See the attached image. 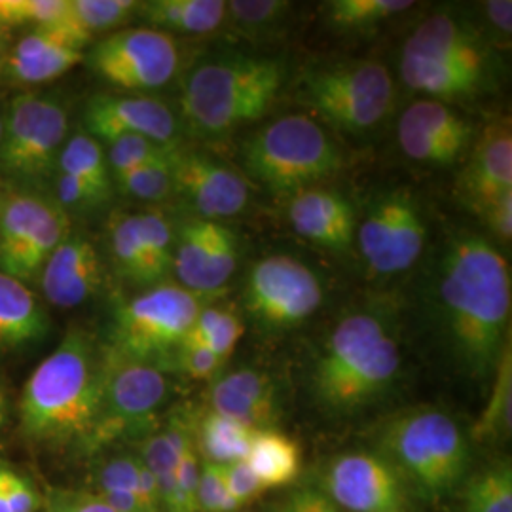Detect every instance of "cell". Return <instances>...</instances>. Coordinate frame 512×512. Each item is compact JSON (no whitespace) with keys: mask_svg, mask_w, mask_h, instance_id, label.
I'll list each match as a JSON object with an SVG mask.
<instances>
[{"mask_svg":"<svg viewBox=\"0 0 512 512\" xmlns=\"http://www.w3.org/2000/svg\"><path fill=\"white\" fill-rule=\"evenodd\" d=\"M444 338L459 372L475 382L494 376L511 342V268L490 239L459 232L446 247L437 279Z\"/></svg>","mask_w":512,"mask_h":512,"instance_id":"6da1fadb","label":"cell"},{"mask_svg":"<svg viewBox=\"0 0 512 512\" xmlns=\"http://www.w3.org/2000/svg\"><path fill=\"white\" fill-rule=\"evenodd\" d=\"M101 368L90 336L71 330L23 387L19 418L25 437L86 446L99 410Z\"/></svg>","mask_w":512,"mask_h":512,"instance_id":"7a4b0ae2","label":"cell"},{"mask_svg":"<svg viewBox=\"0 0 512 512\" xmlns=\"http://www.w3.org/2000/svg\"><path fill=\"white\" fill-rule=\"evenodd\" d=\"M401 351L384 319L351 313L330 332L313 370L317 401L353 414L382 399L399 378Z\"/></svg>","mask_w":512,"mask_h":512,"instance_id":"3957f363","label":"cell"},{"mask_svg":"<svg viewBox=\"0 0 512 512\" xmlns=\"http://www.w3.org/2000/svg\"><path fill=\"white\" fill-rule=\"evenodd\" d=\"M285 82V63L275 57L226 55L188 74L181 114L188 128L219 139L260 120L274 107Z\"/></svg>","mask_w":512,"mask_h":512,"instance_id":"277c9868","label":"cell"},{"mask_svg":"<svg viewBox=\"0 0 512 512\" xmlns=\"http://www.w3.org/2000/svg\"><path fill=\"white\" fill-rule=\"evenodd\" d=\"M376 452L403 478L408 492L439 503L450 499L471 471V446L450 414L421 406L385 421Z\"/></svg>","mask_w":512,"mask_h":512,"instance_id":"5b68a950","label":"cell"},{"mask_svg":"<svg viewBox=\"0 0 512 512\" xmlns=\"http://www.w3.org/2000/svg\"><path fill=\"white\" fill-rule=\"evenodd\" d=\"M247 175L272 194H298L334 177L344 158L310 116L291 114L256 131L241 148Z\"/></svg>","mask_w":512,"mask_h":512,"instance_id":"8992f818","label":"cell"},{"mask_svg":"<svg viewBox=\"0 0 512 512\" xmlns=\"http://www.w3.org/2000/svg\"><path fill=\"white\" fill-rule=\"evenodd\" d=\"M298 101L351 135L380 126L395 107V80L384 63L344 59L311 67L298 80Z\"/></svg>","mask_w":512,"mask_h":512,"instance_id":"52a82bcc","label":"cell"},{"mask_svg":"<svg viewBox=\"0 0 512 512\" xmlns=\"http://www.w3.org/2000/svg\"><path fill=\"white\" fill-rule=\"evenodd\" d=\"M169 393L164 368L110 351L101 368V397L84 448L99 450L129 435H148Z\"/></svg>","mask_w":512,"mask_h":512,"instance_id":"ba28073f","label":"cell"},{"mask_svg":"<svg viewBox=\"0 0 512 512\" xmlns=\"http://www.w3.org/2000/svg\"><path fill=\"white\" fill-rule=\"evenodd\" d=\"M205 296L181 285H160L116 311L112 351L160 365L183 344L203 310Z\"/></svg>","mask_w":512,"mask_h":512,"instance_id":"9c48e42d","label":"cell"},{"mask_svg":"<svg viewBox=\"0 0 512 512\" xmlns=\"http://www.w3.org/2000/svg\"><path fill=\"white\" fill-rule=\"evenodd\" d=\"M355 238L372 274H403L425 247L427 226L420 203L408 190L385 192L366 211Z\"/></svg>","mask_w":512,"mask_h":512,"instance_id":"30bf717a","label":"cell"},{"mask_svg":"<svg viewBox=\"0 0 512 512\" xmlns=\"http://www.w3.org/2000/svg\"><path fill=\"white\" fill-rule=\"evenodd\" d=\"M88 61L93 73L116 88L158 90L169 84L179 69V46L169 33L135 27L99 40Z\"/></svg>","mask_w":512,"mask_h":512,"instance_id":"8fae6325","label":"cell"},{"mask_svg":"<svg viewBox=\"0 0 512 512\" xmlns=\"http://www.w3.org/2000/svg\"><path fill=\"white\" fill-rule=\"evenodd\" d=\"M243 300L258 323L293 329L319 310L323 287L319 277L293 256H266L251 268Z\"/></svg>","mask_w":512,"mask_h":512,"instance_id":"7c38bea8","label":"cell"},{"mask_svg":"<svg viewBox=\"0 0 512 512\" xmlns=\"http://www.w3.org/2000/svg\"><path fill=\"white\" fill-rule=\"evenodd\" d=\"M321 492L344 512H410V492L378 452H349L330 461Z\"/></svg>","mask_w":512,"mask_h":512,"instance_id":"4fadbf2b","label":"cell"},{"mask_svg":"<svg viewBox=\"0 0 512 512\" xmlns=\"http://www.w3.org/2000/svg\"><path fill=\"white\" fill-rule=\"evenodd\" d=\"M397 139L410 160L448 167L456 164L473 145L475 128L444 101L420 99L410 103L401 114Z\"/></svg>","mask_w":512,"mask_h":512,"instance_id":"5bb4252c","label":"cell"},{"mask_svg":"<svg viewBox=\"0 0 512 512\" xmlns=\"http://www.w3.org/2000/svg\"><path fill=\"white\" fill-rule=\"evenodd\" d=\"M88 131L107 145L120 137H145L156 143H177L179 124L164 103L141 95H93L84 110Z\"/></svg>","mask_w":512,"mask_h":512,"instance_id":"9a60e30c","label":"cell"},{"mask_svg":"<svg viewBox=\"0 0 512 512\" xmlns=\"http://www.w3.org/2000/svg\"><path fill=\"white\" fill-rule=\"evenodd\" d=\"M173 179L175 190L192 203L200 219H230L249 205V183L236 171L198 152H179Z\"/></svg>","mask_w":512,"mask_h":512,"instance_id":"2e32d148","label":"cell"},{"mask_svg":"<svg viewBox=\"0 0 512 512\" xmlns=\"http://www.w3.org/2000/svg\"><path fill=\"white\" fill-rule=\"evenodd\" d=\"M507 192H512L511 118H497L476 137L469 164L459 175L458 194L480 217Z\"/></svg>","mask_w":512,"mask_h":512,"instance_id":"e0dca14e","label":"cell"},{"mask_svg":"<svg viewBox=\"0 0 512 512\" xmlns=\"http://www.w3.org/2000/svg\"><path fill=\"white\" fill-rule=\"evenodd\" d=\"M403 55L461 67L482 76H488L490 65L482 35L471 23L446 12L423 19L406 40Z\"/></svg>","mask_w":512,"mask_h":512,"instance_id":"ac0fdd59","label":"cell"},{"mask_svg":"<svg viewBox=\"0 0 512 512\" xmlns=\"http://www.w3.org/2000/svg\"><path fill=\"white\" fill-rule=\"evenodd\" d=\"M289 220L296 234L336 253L348 251L357 232L351 203L338 192L315 186L294 194Z\"/></svg>","mask_w":512,"mask_h":512,"instance_id":"d6986e66","label":"cell"},{"mask_svg":"<svg viewBox=\"0 0 512 512\" xmlns=\"http://www.w3.org/2000/svg\"><path fill=\"white\" fill-rule=\"evenodd\" d=\"M209 404L213 412L253 431L270 429L277 416L274 382L256 368H238L217 378L209 391Z\"/></svg>","mask_w":512,"mask_h":512,"instance_id":"ffe728a7","label":"cell"},{"mask_svg":"<svg viewBox=\"0 0 512 512\" xmlns=\"http://www.w3.org/2000/svg\"><path fill=\"white\" fill-rule=\"evenodd\" d=\"M101 285V260L88 239H65L48 258L42 272V291L57 308L86 302Z\"/></svg>","mask_w":512,"mask_h":512,"instance_id":"44dd1931","label":"cell"},{"mask_svg":"<svg viewBox=\"0 0 512 512\" xmlns=\"http://www.w3.org/2000/svg\"><path fill=\"white\" fill-rule=\"evenodd\" d=\"M84 61L82 46L61 25H46L21 38L8 59V73L25 84H40L69 73Z\"/></svg>","mask_w":512,"mask_h":512,"instance_id":"7402d4cb","label":"cell"},{"mask_svg":"<svg viewBox=\"0 0 512 512\" xmlns=\"http://www.w3.org/2000/svg\"><path fill=\"white\" fill-rule=\"evenodd\" d=\"M50 329L48 315L23 281L0 272V349L33 344Z\"/></svg>","mask_w":512,"mask_h":512,"instance_id":"603a6c76","label":"cell"},{"mask_svg":"<svg viewBox=\"0 0 512 512\" xmlns=\"http://www.w3.org/2000/svg\"><path fill=\"white\" fill-rule=\"evenodd\" d=\"M67 129V110L59 103L46 99L37 126L8 173L23 181H38L48 177L59 160Z\"/></svg>","mask_w":512,"mask_h":512,"instance_id":"cb8c5ba5","label":"cell"},{"mask_svg":"<svg viewBox=\"0 0 512 512\" xmlns=\"http://www.w3.org/2000/svg\"><path fill=\"white\" fill-rule=\"evenodd\" d=\"M137 12L156 31L207 35L226 19L224 0H150L139 2Z\"/></svg>","mask_w":512,"mask_h":512,"instance_id":"d4e9b609","label":"cell"},{"mask_svg":"<svg viewBox=\"0 0 512 512\" xmlns=\"http://www.w3.org/2000/svg\"><path fill=\"white\" fill-rule=\"evenodd\" d=\"M450 512H512L511 459L469 471L450 497Z\"/></svg>","mask_w":512,"mask_h":512,"instance_id":"484cf974","label":"cell"},{"mask_svg":"<svg viewBox=\"0 0 512 512\" xmlns=\"http://www.w3.org/2000/svg\"><path fill=\"white\" fill-rule=\"evenodd\" d=\"M52 205L25 192H6L0 196V266L4 274L35 236Z\"/></svg>","mask_w":512,"mask_h":512,"instance_id":"4316f807","label":"cell"},{"mask_svg":"<svg viewBox=\"0 0 512 512\" xmlns=\"http://www.w3.org/2000/svg\"><path fill=\"white\" fill-rule=\"evenodd\" d=\"M245 461L255 471L264 490L283 488L300 476L302 450L296 440L270 427L256 431Z\"/></svg>","mask_w":512,"mask_h":512,"instance_id":"83f0119b","label":"cell"},{"mask_svg":"<svg viewBox=\"0 0 512 512\" xmlns=\"http://www.w3.org/2000/svg\"><path fill=\"white\" fill-rule=\"evenodd\" d=\"M401 76L408 90L429 95L435 101L471 97L480 92L486 82V76L465 71L461 67L404 55L401 59Z\"/></svg>","mask_w":512,"mask_h":512,"instance_id":"f1b7e54d","label":"cell"},{"mask_svg":"<svg viewBox=\"0 0 512 512\" xmlns=\"http://www.w3.org/2000/svg\"><path fill=\"white\" fill-rule=\"evenodd\" d=\"M255 433L256 431L241 425L238 421L220 416L211 408L205 410L202 416L192 423V435L198 456L203 461L217 465H228L234 461L247 459Z\"/></svg>","mask_w":512,"mask_h":512,"instance_id":"f546056e","label":"cell"},{"mask_svg":"<svg viewBox=\"0 0 512 512\" xmlns=\"http://www.w3.org/2000/svg\"><path fill=\"white\" fill-rule=\"evenodd\" d=\"M215 220L192 219L184 222L173 249V270L186 291L209 294V262Z\"/></svg>","mask_w":512,"mask_h":512,"instance_id":"4dcf8cb0","label":"cell"},{"mask_svg":"<svg viewBox=\"0 0 512 512\" xmlns=\"http://www.w3.org/2000/svg\"><path fill=\"white\" fill-rule=\"evenodd\" d=\"M137 4L133 0H67V10L57 23L86 46L93 35L122 25L137 12Z\"/></svg>","mask_w":512,"mask_h":512,"instance_id":"1f68e13d","label":"cell"},{"mask_svg":"<svg viewBox=\"0 0 512 512\" xmlns=\"http://www.w3.org/2000/svg\"><path fill=\"white\" fill-rule=\"evenodd\" d=\"M512 353L511 342L505 346L495 366L492 393L473 429L480 442H497L511 437L512 425Z\"/></svg>","mask_w":512,"mask_h":512,"instance_id":"d6a6232c","label":"cell"},{"mask_svg":"<svg viewBox=\"0 0 512 512\" xmlns=\"http://www.w3.org/2000/svg\"><path fill=\"white\" fill-rule=\"evenodd\" d=\"M243 332H245V323L239 317L238 311L228 306L213 304V306H203L192 329L188 330V334L184 336L183 342L200 344L211 349L217 355L220 365H224L232 357Z\"/></svg>","mask_w":512,"mask_h":512,"instance_id":"836d02e7","label":"cell"},{"mask_svg":"<svg viewBox=\"0 0 512 512\" xmlns=\"http://www.w3.org/2000/svg\"><path fill=\"white\" fill-rule=\"evenodd\" d=\"M71 234V220L63 207L52 205L50 213L40 224L35 236L19 251L14 264L6 272L19 281L37 274L38 270L54 255L55 249L69 238Z\"/></svg>","mask_w":512,"mask_h":512,"instance_id":"e575fe53","label":"cell"},{"mask_svg":"<svg viewBox=\"0 0 512 512\" xmlns=\"http://www.w3.org/2000/svg\"><path fill=\"white\" fill-rule=\"evenodd\" d=\"M110 251L118 272L133 283H154L139 232L137 215H116L110 222Z\"/></svg>","mask_w":512,"mask_h":512,"instance_id":"d590c367","label":"cell"},{"mask_svg":"<svg viewBox=\"0 0 512 512\" xmlns=\"http://www.w3.org/2000/svg\"><path fill=\"white\" fill-rule=\"evenodd\" d=\"M59 171L84 183L92 184L101 192L110 194V169L107 156L97 139L90 135H74L61 148Z\"/></svg>","mask_w":512,"mask_h":512,"instance_id":"8d00e7d4","label":"cell"},{"mask_svg":"<svg viewBox=\"0 0 512 512\" xmlns=\"http://www.w3.org/2000/svg\"><path fill=\"white\" fill-rule=\"evenodd\" d=\"M412 6V0H332L327 4V18L342 31H370Z\"/></svg>","mask_w":512,"mask_h":512,"instance_id":"74e56055","label":"cell"},{"mask_svg":"<svg viewBox=\"0 0 512 512\" xmlns=\"http://www.w3.org/2000/svg\"><path fill=\"white\" fill-rule=\"evenodd\" d=\"M179 145H165V143H156L152 139L145 137H120L109 143V162L110 175H122L126 171H131L141 165L156 164V162H167L173 160L179 154Z\"/></svg>","mask_w":512,"mask_h":512,"instance_id":"f35d334b","label":"cell"},{"mask_svg":"<svg viewBox=\"0 0 512 512\" xmlns=\"http://www.w3.org/2000/svg\"><path fill=\"white\" fill-rule=\"evenodd\" d=\"M177 156L167 162L135 167L122 175H116L114 181L126 196L145 200V202H160V200H165L171 192H175L173 164H175Z\"/></svg>","mask_w":512,"mask_h":512,"instance_id":"ab89813d","label":"cell"},{"mask_svg":"<svg viewBox=\"0 0 512 512\" xmlns=\"http://www.w3.org/2000/svg\"><path fill=\"white\" fill-rule=\"evenodd\" d=\"M139 232L147 253L148 268L154 283L160 281L173 268L175 238L171 226L160 211L137 213Z\"/></svg>","mask_w":512,"mask_h":512,"instance_id":"60d3db41","label":"cell"},{"mask_svg":"<svg viewBox=\"0 0 512 512\" xmlns=\"http://www.w3.org/2000/svg\"><path fill=\"white\" fill-rule=\"evenodd\" d=\"M291 12L285 0H232L226 2V18L245 35H264Z\"/></svg>","mask_w":512,"mask_h":512,"instance_id":"b9f144b4","label":"cell"},{"mask_svg":"<svg viewBox=\"0 0 512 512\" xmlns=\"http://www.w3.org/2000/svg\"><path fill=\"white\" fill-rule=\"evenodd\" d=\"M67 0H0V31L33 25L46 27L63 18Z\"/></svg>","mask_w":512,"mask_h":512,"instance_id":"7bdbcfd3","label":"cell"},{"mask_svg":"<svg viewBox=\"0 0 512 512\" xmlns=\"http://www.w3.org/2000/svg\"><path fill=\"white\" fill-rule=\"evenodd\" d=\"M198 480H200V456L194 437L186 440L177 459L175 475V499L171 512H198Z\"/></svg>","mask_w":512,"mask_h":512,"instance_id":"ee69618b","label":"cell"},{"mask_svg":"<svg viewBox=\"0 0 512 512\" xmlns=\"http://www.w3.org/2000/svg\"><path fill=\"white\" fill-rule=\"evenodd\" d=\"M238 266V241L234 232L222 222H215L211 239V262H209V294L219 293L236 272Z\"/></svg>","mask_w":512,"mask_h":512,"instance_id":"f6af8a7d","label":"cell"},{"mask_svg":"<svg viewBox=\"0 0 512 512\" xmlns=\"http://www.w3.org/2000/svg\"><path fill=\"white\" fill-rule=\"evenodd\" d=\"M238 503L228 494L222 465L200 459L198 512H239Z\"/></svg>","mask_w":512,"mask_h":512,"instance_id":"bcb514c9","label":"cell"},{"mask_svg":"<svg viewBox=\"0 0 512 512\" xmlns=\"http://www.w3.org/2000/svg\"><path fill=\"white\" fill-rule=\"evenodd\" d=\"M173 361L177 370L192 380H213L220 370L217 355L205 346L183 342L173 353Z\"/></svg>","mask_w":512,"mask_h":512,"instance_id":"7dc6e473","label":"cell"},{"mask_svg":"<svg viewBox=\"0 0 512 512\" xmlns=\"http://www.w3.org/2000/svg\"><path fill=\"white\" fill-rule=\"evenodd\" d=\"M222 473H224L228 494L232 495V499L238 503L239 509L247 507L249 503H253L266 492L262 482L258 480L255 471L245 459L222 465Z\"/></svg>","mask_w":512,"mask_h":512,"instance_id":"c3c4849f","label":"cell"},{"mask_svg":"<svg viewBox=\"0 0 512 512\" xmlns=\"http://www.w3.org/2000/svg\"><path fill=\"white\" fill-rule=\"evenodd\" d=\"M48 512H116L99 494L82 490H54L48 495Z\"/></svg>","mask_w":512,"mask_h":512,"instance_id":"681fc988","label":"cell"},{"mask_svg":"<svg viewBox=\"0 0 512 512\" xmlns=\"http://www.w3.org/2000/svg\"><path fill=\"white\" fill-rule=\"evenodd\" d=\"M57 196H59V202L65 207H76V209L95 207L97 203L105 202L109 198V194L101 192L92 184L84 183L69 175H61V173L57 179Z\"/></svg>","mask_w":512,"mask_h":512,"instance_id":"f907efd6","label":"cell"},{"mask_svg":"<svg viewBox=\"0 0 512 512\" xmlns=\"http://www.w3.org/2000/svg\"><path fill=\"white\" fill-rule=\"evenodd\" d=\"M275 512H344L319 488H298L287 495Z\"/></svg>","mask_w":512,"mask_h":512,"instance_id":"816d5d0a","label":"cell"},{"mask_svg":"<svg viewBox=\"0 0 512 512\" xmlns=\"http://www.w3.org/2000/svg\"><path fill=\"white\" fill-rule=\"evenodd\" d=\"M2 480L8 495L12 512H35L38 507V495L31 482L8 469H2Z\"/></svg>","mask_w":512,"mask_h":512,"instance_id":"f5cc1de1","label":"cell"},{"mask_svg":"<svg viewBox=\"0 0 512 512\" xmlns=\"http://www.w3.org/2000/svg\"><path fill=\"white\" fill-rule=\"evenodd\" d=\"M495 238L511 241L512 238V192L497 198L482 215Z\"/></svg>","mask_w":512,"mask_h":512,"instance_id":"db71d44e","label":"cell"},{"mask_svg":"<svg viewBox=\"0 0 512 512\" xmlns=\"http://www.w3.org/2000/svg\"><path fill=\"white\" fill-rule=\"evenodd\" d=\"M482 12L486 23L494 29L497 35L511 38L512 31V2L511 0H490L482 4Z\"/></svg>","mask_w":512,"mask_h":512,"instance_id":"11a10c76","label":"cell"},{"mask_svg":"<svg viewBox=\"0 0 512 512\" xmlns=\"http://www.w3.org/2000/svg\"><path fill=\"white\" fill-rule=\"evenodd\" d=\"M0 512H12L10 503H8V495L4 488V480H2V469H0Z\"/></svg>","mask_w":512,"mask_h":512,"instance_id":"9f6ffc18","label":"cell"},{"mask_svg":"<svg viewBox=\"0 0 512 512\" xmlns=\"http://www.w3.org/2000/svg\"><path fill=\"white\" fill-rule=\"evenodd\" d=\"M0 406H6V401H4V393H2V389H0Z\"/></svg>","mask_w":512,"mask_h":512,"instance_id":"6f0895ef","label":"cell"},{"mask_svg":"<svg viewBox=\"0 0 512 512\" xmlns=\"http://www.w3.org/2000/svg\"><path fill=\"white\" fill-rule=\"evenodd\" d=\"M2 129H4V120L0 118V141H2Z\"/></svg>","mask_w":512,"mask_h":512,"instance_id":"680465c9","label":"cell"},{"mask_svg":"<svg viewBox=\"0 0 512 512\" xmlns=\"http://www.w3.org/2000/svg\"><path fill=\"white\" fill-rule=\"evenodd\" d=\"M245 512H255V511H245Z\"/></svg>","mask_w":512,"mask_h":512,"instance_id":"91938a15","label":"cell"}]
</instances>
